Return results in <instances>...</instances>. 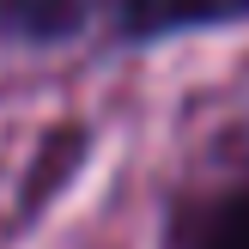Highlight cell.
<instances>
[{
  "mask_svg": "<svg viewBox=\"0 0 249 249\" xmlns=\"http://www.w3.org/2000/svg\"><path fill=\"white\" fill-rule=\"evenodd\" d=\"M207 249H249V195L243 201H231L225 213H219V231H213V243Z\"/></svg>",
  "mask_w": 249,
  "mask_h": 249,
  "instance_id": "2",
  "label": "cell"
},
{
  "mask_svg": "<svg viewBox=\"0 0 249 249\" xmlns=\"http://www.w3.org/2000/svg\"><path fill=\"white\" fill-rule=\"evenodd\" d=\"M249 12V0H122V31L128 36H164L189 24H225Z\"/></svg>",
  "mask_w": 249,
  "mask_h": 249,
  "instance_id": "1",
  "label": "cell"
}]
</instances>
